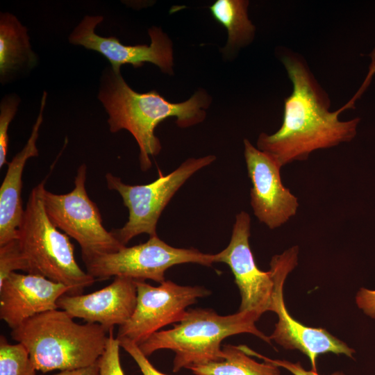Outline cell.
<instances>
[{"instance_id":"52a82bcc","label":"cell","mask_w":375,"mask_h":375,"mask_svg":"<svg viewBox=\"0 0 375 375\" xmlns=\"http://www.w3.org/2000/svg\"><path fill=\"white\" fill-rule=\"evenodd\" d=\"M83 261L86 272L95 280L123 276L161 283L165 281V272L174 265L190 262L209 267L216 262V256L196 249L172 247L156 235L144 243L126 246L118 251L95 255Z\"/></svg>"},{"instance_id":"9c48e42d","label":"cell","mask_w":375,"mask_h":375,"mask_svg":"<svg viewBox=\"0 0 375 375\" xmlns=\"http://www.w3.org/2000/svg\"><path fill=\"white\" fill-rule=\"evenodd\" d=\"M298 253L299 247L294 246L274 256L271 260L274 289L269 311L278 315V322L269 338L285 349L301 351L308 357L312 370L317 372L319 355L331 352L353 358L355 351L326 329L306 326L289 314L283 299V285L289 273L297 265Z\"/></svg>"},{"instance_id":"7a4b0ae2","label":"cell","mask_w":375,"mask_h":375,"mask_svg":"<svg viewBox=\"0 0 375 375\" xmlns=\"http://www.w3.org/2000/svg\"><path fill=\"white\" fill-rule=\"evenodd\" d=\"M108 114L110 131L116 133L126 129L135 139L140 148V165L145 172L151 167V156L158 155L161 144L154 132L162 121L176 117V124L187 128L203 122L211 98L203 90L187 101L172 103L157 91L144 93L134 91L124 80L121 74L106 69L102 76L98 94Z\"/></svg>"},{"instance_id":"7402d4cb","label":"cell","mask_w":375,"mask_h":375,"mask_svg":"<svg viewBox=\"0 0 375 375\" xmlns=\"http://www.w3.org/2000/svg\"><path fill=\"white\" fill-rule=\"evenodd\" d=\"M17 270L26 272L27 266L18 240L15 239L0 246V284Z\"/></svg>"},{"instance_id":"5b68a950","label":"cell","mask_w":375,"mask_h":375,"mask_svg":"<svg viewBox=\"0 0 375 375\" xmlns=\"http://www.w3.org/2000/svg\"><path fill=\"white\" fill-rule=\"evenodd\" d=\"M45 181L34 187L18 228L17 240L27 274L39 275L68 288V294H83L95 279L77 263L69 236L49 218L43 200Z\"/></svg>"},{"instance_id":"4fadbf2b","label":"cell","mask_w":375,"mask_h":375,"mask_svg":"<svg viewBox=\"0 0 375 375\" xmlns=\"http://www.w3.org/2000/svg\"><path fill=\"white\" fill-rule=\"evenodd\" d=\"M244 158L252 183L251 206L258 219L270 229L280 227L297 213L298 199L285 188L281 165L269 154L244 140Z\"/></svg>"},{"instance_id":"3957f363","label":"cell","mask_w":375,"mask_h":375,"mask_svg":"<svg viewBox=\"0 0 375 375\" xmlns=\"http://www.w3.org/2000/svg\"><path fill=\"white\" fill-rule=\"evenodd\" d=\"M55 309L35 315L12 329V338L27 349L36 369L72 370L97 363L105 350L108 331L98 324H80Z\"/></svg>"},{"instance_id":"6da1fadb","label":"cell","mask_w":375,"mask_h":375,"mask_svg":"<svg viewBox=\"0 0 375 375\" xmlns=\"http://www.w3.org/2000/svg\"><path fill=\"white\" fill-rule=\"evenodd\" d=\"M281 60L292 85L284 99L283 122L274 133H262L257 148L283 166L306 160L318 149H328L352 140L360 119L342 121L346 108H354V98L344 108L331 110V100L310 70L305 58L287 50Z\"/></svg>"},{"instance_id":"7c38bea8","label":"cell","mask_w":375,"mask_h":375,"mask_svg":"<svg viewBox=\"0 0 375 375\" xmlns=\"http://www.w3.org/2000/svg\"><path fill=\"white\" fill-rule=\"evenodd\" d=\"M103 20L101 15L85 16L69 35V42L102 54L109 60L111 69L116 74L120 73L123 65L130 64L138 68L145 62L156 65L164 73L173 74L172 42L160 28L152 26L148 30L151 38L149 46H128L115 37L104 38L95 33V27Z\"/></svg>"},{"instance_id":"2e32d148","label":"cell","mask_w":375,"mask_h":375,"mask_svg":"<svg viewBox=\"0 0 375 375\" xmlns=\"http://www.w3.org/2000/svg\"><path fill=\"white\" fill-rule=\"evenodd\" d=\"M47 96V92H44L40 112L31 134L23 149L8 162L0 188V246L17 239L18 228L24 213L22 200V174L27 160L38 156L36 143L43 122Z\"/></svg>"},{"instance_id":"e0dca14e","label":"cell","mask_w":375,"mask_h":375,"mask_svg":"<svg viewBox=\"0 0 375 375\" xmlns=\"http://www.w3.org/2000/svg\"><path fill=\"white\" fill-rule=\"evenodd\" d=\"M37 57L31 50L26 28L10 13L0 17V74L3 80L23 67L32 68Z\"/></svg>"},{"instance_id":"ffe728a7","label":"cell","mask_w":375,"mask_h":375,"mask_svg":"<svg viewBox=\"0 0 375 375\" xmlns=\"http://www.w3.org/2000/svg\"><path fill=\"white\" fill-rule=\"evenodd\" d=\"M38 371L22 343L10 344L0 337V375H36Z\"/></svg>"},{"instance_id":"9a60e30c","label":"cell","mask_w":375,"mask_h":375,"mask_svg":"<svg viewBox=\"0 0 375 375\" xmlns=\"http://www.w3.org/2000/svg\"><path fill=\"white\" fill-rule=\"evenodd\" d=\"M68 293L67 287L43 276L12 272L0 284V319L14 329L35 315L58 309V299Z\"/></svg>"},{"instance_id":"5bb4252c","label":"cell","mask_w":375,"mask_h":375,"mask_svg":"<svg viewBox=\"0 0 375 375\" xmlns=\"http://www.w3.org/2000/svg\"><path fill=\"white\" fill-rule=\"evenodd\" d=\"M137 303L135 281L123 276L115 277L106 287L86 294L61 296L57 306L73 318L86 323L98 324L107 331L124 324L132 316Z\"/></svg>"},{"instance_id":"d6986e66","label":"cell","mask_w":375,"mask_h":375,"mask_svg":"<svg viewBox=\"0 0 375 375\" xmlns=\"http://www.w3.org/2000/svg\"><path fill=\"white\" fill-rule=\"evenodd\" d=\"M222 351L224 360L188 369L195 375H281L278 366L267 361H256L240 346L223 345Z\"/></svg>"},{"instance_id":"d4e9b609","label":"cell","mask_w":375,"mask_h":375,"mask_svg":"<svg viewBox=\"0 0 375 375\" xmlns=\"http://www.w3.org/2000/svg\"><path fill=\"white\" fill-rule=\"evenodd\" d=\"M240 347L242 349V351H244L249 356H256L258 358L262 359L264 361L273 363L274 365L278 366V367H283L288 370L293 375H319L317 373V372H315L312 369L311 370L305 369L302 367L300 362H292L285 360L271 359L258 353L257 352L253 351L252 349H249L248 347L245 345H240ZM331 375H345V374L342 372H335L331 374Z\"/></svg>"},{"instance_id":"30bf717a","label":"cell","mask_w":375,"mask_h":375,"mask_svg":"<svg viewBox=\"0 0 375 375\" xmlns=\"http://www.w3.org/2000/svg\"><path fill=\"white\" fill-rule=\"evenodd\" d=\"M137 303L131 318L119 326L117 338H126L138 345L161 328L184 317L187 308L197 299L210 294L201 286H183L165 281L152 286L145 281H135Z\"/></svg>"},{"instance_id":"ac0fdd59","label":"cell","mask_w":375,"mask_h":375,"mask_svg":"<svg viewBox=\"0 0 375 375\" xmlns=\"http://www.w3.org/2000/svg\"><path fill=\"white\" fill-rule=\"evenodd\" d=\"M249 4L245 0H217L210 7L214 19L228 32L225 53L247 46L254 38L256 27L248 17Z\"/></svg>"},{"instance_id":"4316f807","label":"cell","mask_w":375,"mask_h":375,"mask_svg":"<svg viewBox=\"0 0 375 375\" xmlns=\"http://www.w3.org/2000/svg\"><path fill=\"white\" fill-rule=\"evenodd\" d=\"M53 375H99L98 362L88 367L60 371Z\"/></svg>"},{"instance_id":"ba28073f","label":"cell","mask_w":375,"mask_h":375,"mask_svg":"<svg viewBox=\"0 0 375 375\" xmlns=\"http://www.w3.org/2000/svg\"><path fill=\"white\" fill-rule=\"evenodd\" d=\"M87 166L77 169L74 188L66 194H55L46 188L43 200L47 214L53 225L74 239L81 249L82 259L110 253L124 248L112 231H107L99 209L87 192Z\"/></svg>"},{"instance_id":"8fae6325","label":"cell","mask_w":375,"mask_h":375,"mask_svg":"<svg viewBox=\"0 0 375 375\" xmlns=\"http://www.w3.org/2000/svg\"><path fill=\"white\" fill-rule=\"evenodd\" d=\"M251 218L241 211L236 215L228 245L215 254L216 262L226 263L235 277L241 303L239 311H253L262 315L269 311L274 289L271 269L257 267L249 244Z\"/></svg>"},{"instance_id":"8992f818","label":"cell","mask_w":375,"mask_h":375,"mask_svg":"<svg viewBox=\"0 0 375 375\" xmlns=\"http://www.w3.org/2000/svg\"><path fill=\"white\" fill-rule=\"evenodd\" d=\"M216 157L209 155L184 161L172 172L146 185H128L111 173L106 174L109 190L117 191L128 209V219L120 228L112 231L124 246L134 237L146 233L157 235L156 226L162 210L178 190L195 172L209 165Z\"/></svg>"},{"instance_id":"277c9868","label":"cell","mask_w":375,"mask_h":375,"mask_svg":"<svg viewBox=\"0 0 375 375\" xmlns=\"http://www.w3.org/2000/svg\"><path fill=\"white\" fill-rule=\"evenodd\" d=\"M260 316L253 311L219 315L211 309H190L172 328L156 332L138 346L147 357L160 349L173 351V372H178L224 360L222 342L233 335L251 333L272 344L256 326Z\"/></svg>"},{"instance_id":"44dd1931","label":"cell","mask_w":375,"mask_h":375,"mask_svg":"<svg viewBox=\"0 0 375 375\" xmlns=\"http://www.w3.org/2000/svg\"><path fill=\"white\" fill-rule=\"evenodd\" d=\"M19 103V98L15 94L6 96L0 104V167L8 164L6 156L8 149V127L14 118Z\"/></svg>"},{"instance_id":"603a6c76","label":"cell","mask_w":375,"mask_h":375,"mask_svg":"<svg viewBox=\"0 0 375 375\" xmlns=\"http://www.w3.org/2000/svg\"><path fill=\"white\" fill-rule=\"evenodd\" d=\"M119 347L113 329L110 330L105 350L98 360L99 375H124L120 363Z\"/></svg>"},{"instance_id":"cb8c5ba5","label":"cell","mask_w":375,"mask_h":375,"mask_svg":"<svg viewBox=\"0 0 375 375\" xmlns=\"http://www.w3.org/2000/svg\"><path fill=\"white\" fill-rule=\"evenodd\" d=\"M121 347H122L135 360L138 365L142 375H167L158 371L149 362L140 350L139 346L126 338H117Z\"/></svg>"},{"instance_id":"484cf974","label":"cell","mask_w":375,"mask_h":375,"mask_svg":"<svg viewBox=\"0 0 375 375\" xmlns=\"http://www.w3.org/2000/svg\"><path fill=\"white\" fill-rule=\"evenodd\" d=\"M356 303L367 315L375 319V290L361 288L356 296Z\"/></svg>"}]
</instances>
